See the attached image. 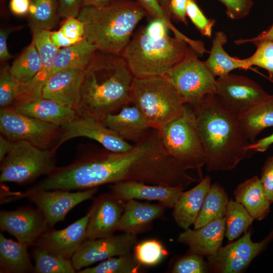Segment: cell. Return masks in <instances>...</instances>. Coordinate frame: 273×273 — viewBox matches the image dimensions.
<instances>
[{
    "instance_id": "4",
    "label": "cell",
    "mask_w": 273,
    "mask_h": 273,
    "mask_svg": "<svg viewBox=\"0 0 273 273\" xmlns=\"http://www.w3.org/2000/svg\"><path fill=\"white\" fill-rule=\"evenodd\" d=\"M136 1L115 0L101 6H83L78 18L84 38L97 51L121 56L139 22L147 16Z\"/></svg>"
},
{
    "instance_id": "33",
    "label": "cell",
    "mask_w": 273,
    "mask_h": 273,
    "mask_svg": "<svg viewBox=\"0 0 273 273\" xmlns=\"http://www.w3.org/2000/svg\"><path fill=\"white\" fill-rule=\"evenodd\" d=\"M28 15L32 31L51 30L59 16L58 0H31Z\"/></svg>"
},
{
    "instance_id": "17",
    "label": "cell",
    "mask_w": 273,
    "mask_h": 273,
    "mask_svg": "<svg viewBox=\"0 0 273 273\" xmlns=\"http://www.w3.org/2000/svg\"><path fill=\"white\" fill-rule=\"evenodd\" d=\"M125 201L111 192L97 198L92 206L87 226L86 240L109 237L117 231Z\"/></svg>"
},
{
    "instance_id": "15",
    "label": "cell",
    "mask_w": 273,
    "mask_h": 273,
    "mask_svg": "<svg viewBox=\"0 0 273 273\" xmlns=\"http://www.w3.org/2000/svg\"><path fill=\"white\" fill-rule=\"evenodd\" d=\"M32 41L40 55L42 66L38 72L30 80L17 86L15 104L42 97L43 88L53 74L54 61L59 50L51 40L50 30H35L32 31Z\"/></svg>"
},
{
    "instance_id": "8",
    "label": "cell",
    "mask_w": 273,
    "mask_h": 273,
    "mask_svg": "<svg viewBox=\"0 0 273 273\" xmlns=\"http://www.w3.org/2000/svg\"><path fill=\"white\" fill-rule=\"evenodd\" d=\"M198 56L189 46L184 58L163 76L173 85L183 102L191 106L215 92V77Z\"/></svg>"
},
{
    "instance_id": "24",
    "label": "cell",
    "mask_w": 273,
    "mask_h": 273,
    "mask_svg": "<svg viewBox=\"0 0 273 273\" xmlns=\"http://www.w3.org/2000/svg\"><path fill=\"white\" fill-rule=\"evenodd\" d=\"M211 178L207 175L195 187L183 192L173 208V219L184 231L194 224L211 186Z\"/></svg>"
},
{
    "instance_id": "6",
    "label": "cell",
    "mask_w": 273,
    "mask_h": 273,
    "mask_svg": "<svg viewBox=\"0 0 273 273\" xmlns=\"http://www.w3.org/2000/svg\"><path fill=\"white\" fill-rule=\"evenodd\" d=\"M158 131L168 153L186 170L196 169L201 176L206 158L192 107L186 104L181 114Z\"/></svg>"
},
{
    "instance_id": "49",
    "label": "cell",
    "mask_w": 273,
    "mask_h": 273,
    "mask_svg": "<svg viewBox=\"0 0 273 273\" xmlns=\"http://www.w3.org/2000/svg\"><path fill=\"white\" fill-rule=\"evenodd\" d=\"M31 0H10L9 7L14 15L23 16L28 14Z\"/></svg>"
},
{
    "instance_id": "51",
    "label": "cell",
    "mask_w": 273,
    "mask_h": 273,
    "mask_svg": "<svg viewBox=\"0 0 273 273\" xmlns=\"http://www.w3.org/2000/svg\"><path fill=\"white\" fill-rule=\"evenodd\" d=\"M260 40H268L273 42V24L267 30L263 31L257 36L252 38L236 40L235 43L237 45H240Z\"/></svg>"
},
{
    "instance_id": "22",
    "label": "cell",
    "mask_w": 273,
    "mask_h": 273,
    "mask_svg": "<svg viewBox=\"0 0 273 273\" xmlns=\"http://www.w3.org/2000/svg\"><path fill=\"white\" fill-rule=\"evenodd\" d=\"M165 207L130 199L125 201L117 231L136 235L148 230L153 221L163 217Z\"/></svg>"
},
{
    "instance_id": "45",
    "label": "cell",
    "mask_w": 273,
    "mask_h": 273,
    "mask_svg": "<svg viewBox=\"0 0 273 273\" xmlns=\"http://www.w3.org/2000/svg\"><path fill=\"white\" fill-rule=\"evenodd\" d=\"M260 179L267 197L271 203H273V155L265 160Z\"/></svg>"
},
{
    "instance_id": "28",
    "label": "cell",
    "mask_w": 273,
    "mask_h": 273,
    "mask_svg": "<svg viewBox=\"0 0 273 273\" xmlns=\"http://www.w3.org/2000/svg\"><path fill=\"white\" fill-rule=\"evenodd\" d=\"M28 245L8 239L0 234V272L26 273L34 271L28 252Z\"/></svg>"
},
{
    "instance_id": "9",
    "label": "cell",
    "mask_w": 273,
    "mask_h": 273,
    "mask_svg": "<svg viewBox=\"0 0 273 273\" xmlns=\"http://www.w3.org/2000/svg\"><path fill=\"white\" fill-rule=\"evenodd\" d=\"M59 128L25 115L13 107L1 109V133L13 142L25 141L39 148L48 149Z\"/></svg>"
},
{
    "instance_id": "12",
    "label": "cell",
    "mask_w": 273,
    "mask_h": 273,
    "mask_svg": "<svg viewBox=\"0 0 273 273\" xmlns=\"http://www.w3.org/2000/svg\"><path fill=\"white\" fill-rule=\"evenodd\" d=\"M60 128L62 132L55 147L56 149L64 143L77 137L94 140L113 152H125L133 146L107 127L102 120L94 117L77 116Z\"/></svg>"
},
{
    "instance_id": "37",
    "label": "cell",
    "mask_w": 273,
    "mask_h": 273,
    "mask_svg": "<svg viewBox=\"0 0 273 273\" xmlns=\"http://www.w3.org/2000/svg\"><path fill=\"white\" fill-rule=\"evenodd\" d=\"M83 23L76 17L65 18L57 31H51L50 38L54 45L59 49L67 47L83 40L84 36Z\"/></svg>"
},
{
    "instance_id": "10",
    "label": "cell",
    "mask_w": 273,
    "mask_h": 273,
    "mask_svg": "<svg viewBox=\"0 0 273 273\" xmlns=\"http://www.w3.org/2000/svg\"><path fill=\"white\" fill-rule=\"evenodd\" d=\"M249 230L237 241L221 247L213 255L207 257L211 272L241 273L259 255L273 240V230L259 242L252 241Z\"/></svg>"
},
{
    "instance_id": "46",
    "label": "cell",
    "mask_w": 273,
    "mask_h": 273,
    "mask_svg": "<svg viewBox=\"0 0 273 273\" xmlns=\"http://www.w3.org/2000/svg\"><path fill=\"white\" fill-rule=\"evenodd\" d=\"M58 13L60 17L77 18L82 8L83 0H58Z\"/></svg>"
},
{
    "instance_id": "53",
    "label": "cell",
    "mask_w": 273,
    "mask_h": 273,
    "mask_svg": "<svg viewBox=\"0 0 273 273\" xmlns=\"http://www.w3.org/2000/svg\"><path fill=\"white\" fill-rule=\"evenodd\" d=\"M115 0H83V6H101L109 4Z\"/></svg>"
},
{
    "instance_id": "29",
    "label": "cell",
    "mask_w": 273,
    "mask_h": 273,
    "mask_svg": "<svg viewBox=\"0 0 273 273\" xmlns=\"http://www.w3.org/2000/svg\"><path fill=\"white\" fill-rule=\"evenodd\" d=\"M226 35L222 31L214 34L209 55L204 63L212 75L216 77L225 76L236 69H249L243 59L231 57L224 50L223 46L227 43Z\"/></svg>"
},
{
    "instance_id": "39",
    "label": "cell",
    "mask_w": 273,
    "mask_h": 273,
    "mask_svg": "<svg viewBox=\"0 0 273 273\" xmlns=\"http://www.w3.org/2000/svg\"><path fill=\"white\" fill-rule=\"evenodd\" d=\"M256 47L255 53L250 57L243 59L250 68L256 66L267 71L269 79L273 81V42L260 40L252 42Z\"/></svg>"
},
{
    "instance_id": "19",
    "label": "cell",
    "mask_w": 273,
    "mask_h": 273,
    "mask_svg": "<svg viewBox=\"0 0 273 273\" xmlns=\"http://www.w3.org/2000/svg\"><path fill=\"white\" fill-rule=\"evenodd\" d=\"M111 192L119 199L157 201L165 208H173L186 188L150 185L130 181L112 184Z\"/></svg>"
},
{
    "instance_id": "54",
    "label": "cell",
    "mask_w": 273,
    "mask_h": 273,
    "mask_svg": "<svg viewBox=\"0 0 273 273\" xmlns=\"http://www.w3.org/2000/svg\"><path fill=\"white\" fill-rule=\"evenodd\" d=\"M158 1L164 12L170 17L169 11V0H158Z\"/></svg>"
},
{
    "instance_id": "5",
    "label": "cell",
    "mask_w": 273,
    "mask_h": 273,
    "mask_svg": "<svg viewBox=\"0 0 273 273\" xmlns=\"http://www.w3.org/2000/svg\"><path fill=\"white\" fill-rule=\"evenodd\" d=\"M131 104L139 109L151 128L158 130L179 115L186 105L163 76L134 77Z\"/></svg>"
},
{
    "instance_id": "43",
    "label": "cell",
    "mask_w": 273,
    "mask_h": 273,
    "mask_svg": "<svg viewBox=\"0 0 273 273\" xmlns=\"http://www.w3.org/2000/svg\"><path fill=\"white\" fill-rule=\"evenodd\" d=\"M135 1L145 10L151 19H159L164 21L175 36L182 39L186 37V35L172 24L171 18L164 12L158 0H135Z\"/></svg>"
},
{
    "instance_id": "34",
    "label": "cell",
    "mask_w": 273,
    "mask_h": 273,
    "mask_svg": "<svg viewBox=\"0 0 273 273\" xmlns=\"http://www.w3.org/2000/svg\"><path fill=\"white\" fill-rule=\"evenodd\" d=\"M224 218L225 236L229 242L246 232L254 220L241 204L233 199L229 201Z\"/></svg>"
},
{
    "instance_id": "47",
    "label": "cell",
    "mask_w": 273,
    "mask_h": 273,
    "mask_svg": "<svg viewBox=\"0 0 273 273\" xmlns=\"http://www.w3.org/2000/svg\"><path fill=\"white\" fill-rule=\"evenodd\" d=\"M188 0H169V11L170 17L187 25L186 8Z\"/></svg>"
},
{
    "instance_id": "50",
    "label": "cell",
    "mask_w": 273,
    "mask_h": 273,
    "mask_svg": "<svg viewBox=\"0 0 273 273\" xmlns=\"http://www.w3.org/2000/svg\"><path fill=\"white\" fill-rule=\"evenodd\" d=\"M273 144V133L265 138L253 141L247 147L248 150L253 152H264Z\"/></svg>"
},
{
    "instance_id": "16",
    "label": "cell",
    "mask_w": 273,
    "mask_h": 273,
    "mask_svg": "<svg viewBox=\"0 0 273 273\" xmlns=\"http://www.w3.org/2000/svg\"><path fill=\"white\" fill-rule=\"evenodd\" d=\"M50 227L42 213L37 208L24 207L12 211H1L0 229L15 237L18 242L29 246Z\"/></svg>"
},
{
    "instance_id": "31",
    "label": "cell",
    "mask_w": 273,
    "mask_h": 273,
    "mask_svg": "<svg viewBox=\"0 0 273 273\" xmlns=\"http://www.w3.org/2000/svg\"><path fill=\"white\" fill-rule=\"evenodd\" d=\"M229 200L227 193L221 185L217 183L211 185L194 224V229L200 228L215 219L224 217Z\"/></svg>"
},
{
    "instance_id": "44",
    "label": "cell",
    "mask_w": 273,
    "mask_h": 273,
    "mask_svg": "<svg viewBox=\"0 0 273 273\" xmlns=\"http://www.w3.org/2000/svg\"><path fill=\"white\" fill-rule=\"evenodd\" d=\"M226 8L227 16L233 20L244 18L250 12L252 0H218Z\"/></svg>"
},
{
    "instance_id": "7",
    "label": "cell",
    "mask_w": 273,
    "mask_h": 273,
    "mask_svg": "<svg viewBox=\"0 0 273 273\" xmlns=\"http://www.w3.org/2000/svg\"><path fill=\"white\" fill-rule=\"evenodd\" d=\"M56 150L42 149L25 141L15 142L1 161L0 181L24 184L49 175L56 168Z\"/></svg>"
},
{
    "instance_id": "13",
    "label": "cell",
    "mask_w": 273,
    "mask_h": 273,
    "mask_svg": "<svg viewBox=\"0 0 273 273\" xmlns=\"http://www.w3.org/2000/svg\"><path fill=\"white\" fill-rule=\"evenodd\" d=\"M137 243L136 235L124 233L117 235L86 240L71 260L77 270L109 258L131 253Z\"/></svg>"
},
{
    "instance_id": "30",
    "label": "cell",
    "mask_w": 273,
    "mask_h": 273,
    "mask_svg": "<svg viewBox=\"0 0 273 273\" xmlns=\"http://www.w3.org/2000/svg\"><path fill=\"white\" fill-rule=\"evenodd\" d=\"M97 51L85 38L60 49L54 61L53 74L67 69H85Z\"/></svg>"
},
{
    "instance_id": "52",
    "label": "cell",
    "mask_w": 273,
    "mask_h": 273,
    "mask_svg": "<svg viewBox=\"0 0 273 273\" xmlns=\"http://www.w3.org/2000/svg\"><path fill=\"white\" fill-rule=\"evenodd\" d=\"M14 142L6 138L3 135L0 136V161L4 159L12 150Z\"/></svg>"
},
{
    "instance_id": "40",
    "label": "cell",
    "mask_w": 273,
    "mask_h": 273,
    "mask_svg": "<svg viewBox=\"0 0 273 273\" xmlns=\"http://www.w3.org/2000/svg\"><path fill=\"white\" fill-rule=\"evenodd\" d=\"M173 273H206L211 272L208 263L203 256L190 251L174 264L171 270Z\"/></svg>"
},
{
    "instance_id": "26",
    "label": "cell",
    "mask_w": 273,
    "mask_h": 273,
    "mask_svg": "<svg viewBox=\"0 0 273 273\" xmlns=\"http://www.w3.org/2000/svg\"><path fill=\"white\" fill-rule=\"evenodd\" d=\"M235 201L241 204L254 219L261 220L269 213L270 202L260 178L253 176L239 184L234 192Z\"/></svg>"
},
{
    "instance_id": "18",
    "label": "cell",
    "mask_w": 273,
    "mask_h": 273,
    "mask_svg": "<svg viewBox=\"0 0 273 273\" xmlns=\"http://www.w3.org/2000/svg\"><path fill=\"white\" fill-rule=\"evenodd\" d=\"M91 213L90 208L86 215L66 228L60 230H48L36 240L33 246L71 259L86 240L87 226Z\"/></svg>"
},
{
    "instance_id": "14",
    "label": "cell",
    "mask_w": 273,
    "mask_h": 273,
    "mask_svg": "<svg viewBox=\"0 0 273 273\" xmlns=\"http://www.w3.org/2000/svg\"><path fill=\"white\" fill-rule=\"evenodd\" d=\"M215 94L226 106L238 112L259 103L269 95L251 79L230 73L216 79Z\"/></svg>"
},
{
    "instance_id": "21",
    "label": "cell",
    "mask_w": 273,
    "mask_h": 273,
    "mask_svg": "<svg viewBox=\"0 0 273 273\" xmlns=\"http://www.w3.org/2000/svg\"><path fill=\"white\" fill-rule=\"evenodd\" d=\"M225 233L223 217L197 229L185 230L178 236L177 242L187 245L191 251L207 257L214 255L221 247Z\"/></svg>"
},
{
    "instance_id": "3",
    "label": "cell",
    "mask_w": 273,
    "mask_h": 273,
    "mask_svg": "<svg viewBox=\"0 0 273 273\" xmlns=\"http://www.w3.org/2000/svg\"><path fill=\"white\" fill-rule=\"evenodd\" d=\"M169 30L163 20L151 19L132 35L121 56L134 77L163 76L184 58L189 44Z\"/></svg>"
},
{
    "instance_id": "25",
    "label": "cell",
    "mask_w": 273,
    "mask_h": 273,
    "mask_svg": "<svg viewBox=\"0 0 273 273\" xmlns=\"http://www.w3.org/2000/svg\"><path fill=\"white\" fill-rule=\"evenodd\" d=\"M13 108L25 115L60 127L70 122L77 116L74 110L67 108L53 100L43 97L15 104Z\"/></svg>"
},
{
    "instance_id": "11",
    "label": "cell",
    "mask_w": 273,
    "mask_h": 273,
    "mask_svg": "<svg viewBox=\"0 0 273 273\" xmlns=\"http://www.w3.org/2000/svg\"><path fill=\"white\" fill-rule=\"evenodd\" d=\"M98 191V187L76 192L31 189L25 193L14 195L26 197L33 203L42 213L49 226L53 227L57 222L63 221L75 206L92 198Z\"/></svg>"
},
{
    "instance_id": "27",
    "label": "cell",
    "mask_w": 273,
    "mask_h": 273,
    "mask_svg": "<svg viewBox=\"0 0 273 273\" xmlns=\"http://www.w3.org/2000/svg\"><path fill=\"white\" fill-rule=\"evenodd\" d=\"M238 115L245 135L253 142L263 130L273 126V95L239 112Z\"/></svg>"
},
{
    "instance_id": "23",
    "label": "cell",
    "mask_w": 273,
    "mask_h": 273,
    "mask_svg": "<svg viewBox=\"0 0 273 273\" xmlns=\"http://www.w3.org/2000/svg\"><path fill=\"white\" fill-rule=\"evenodd\" d=\"M102 120L123 140L134 143L151 128L139 109L133 105L125 106L115 113L108 114Z\"/></svg>"
},
{
    "instance_id": "38",
    "label": "cell",
    "mask_w": 273,
    "mask_h": 273,
    "mask_svg": "<svg viewBox=\"0 0 273 273\" xmlns=\"http://www.w3.org/2000/svg\"><path fill=\"white\" fill-rule=\"evenodd\" d=\"M133 250L136 260L145 267L158 265L168 254L163 244L155 239H148L136 243Z\"/></svg>"
},
{
    "instance_id": "41",
    "label": "cell",
    "mask_w": 273,
    "mask_h": 273,
    "mask_svg": "<svg viewBox=\"0 0 273 273\" xmlns=\"http://www.w3.org/2000/svg\"><path fill=\"white\" fill-rule=\"evenodd\" d=\"M186 14L202 35L211 37L215 21L213 19H208L195 0H188Z\"/></svg>"
},
{
    "instance_id": "2",
    "label": "cell",
    "mask_w": 273,
    "mask_h": 273,
    "mask_svg": "<svg viewBox=\"0 0 273 273\" xmlns=\"http://www.w3.org/2000/svg\"><path fill=\"white\" fill-rule=\"evenodd\" d=\"M134 77L121 56L97 51L85 69L77 115L102 120L130 105Z\"/></svg>"
},
{
    "instance_id": "32",
    "label": "cell",
    "mask_w": 273,
    "mask_h": 273,
    "mask_svg": "<svg viewBox=\"0 0 273 273\" xmlns=\"http://www.w3.org/2000/svg\"><path fill=\"white\" fill-rule=\"evenodd\" d=\"M41 66L40 55L32 40L10 67V71L18 86L30 80L38 72Z\"/></svg>"
},
{
    "instance_id": "1",
    "label": "cell",
    "mask_w": 273,
    "mask_h": 273,
    "mask_svg": "<svg viewBox=\"0 0 273 273\" xmlns=\"http://www.w3.org/2000/svg\"><path fill=\"white\" fill-rule=\"evenodd\" d=\"M193 108L208 171L230 170L253 152L241 125L238 112L215 94L207 95Z\"/></svg>"
},
{
    "instance_id": "48",
    "label": "cell",
    "mask_w": 273,
    "mask_h": 273,
    "mask_svg": "<svg viewBox=\"0 0 273 273\" xmlns=\"http://www.w3.org/2000/svg\"><path fill=\"white\" fill-rule=\"evenodd\" d=\"M12 31L11 28L2 29L0 31V60L1 62L7 61L12 58L7 46L8 37Z\"/></svg>"
},
{
    "instance_id": "35",
    "label": "cell",
    "mask_w": 273,
    "mask_h": 273,
    "mask_svg": "<svg viewBox=\"0 0 273 273\" xmlns=\"http://www.w3.org/2000/svg\"><path fill=\"white\" fill-rule=\"evenodd\" d=\"M33 257L35 273H74L76 270L71 259L50 253L46 249L36 247Z\"/></svg>"
},
{
    "instance_id": "42",
    "label": "cell",
    "mask_w": 273,
    "mask_h": 273,
    "mask_svg": "<svg viewBox=\"0 0 273 273\" xmlns=\"http://www.w3.org/2000/svg\"><path fill=\"white\" fill-rule=\"evenodd\" d=\"M17 84L10 71V67L4 66L0 72L1 109L9 107L14 102Z\"/></svg>"
},
{
    "instance_id": "36",
    "label": "cell",
    "mask_w": 273,
    "mask_h": 273,
    "mask_svg": "<svg viewBox=\"0 0 273 273\" xmlns=\"http://www.w3.org/2000/svg\"><path fill=\"white\" fill-rule=\"evenodd\" d=\"M133 254L114 256L101 261L94 267H87L79 273H137L143 270Z\"/></svg>"
},
{
    "instance_id": "20",
    "label": "cell",
    "mask_w": 273,
    "mask_h": 273,
    "mask_svg": "<svg viewBox=\"0 0 273 273\" xmlns=\"http://www.w3.org/2000/svg\"><path fill=\"white\" fill-rule=\"evenodd\" d=\"M85 69H70L53 74L44 85L43 98L75 110L78 105Z\"/></svg>"
}]
</instances>
